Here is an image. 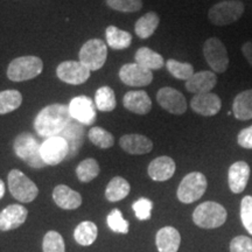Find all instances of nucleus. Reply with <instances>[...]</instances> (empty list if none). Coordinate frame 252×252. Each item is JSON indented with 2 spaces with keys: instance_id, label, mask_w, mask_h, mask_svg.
Returning a JSON list of instances; mask_svg holds the SVG:
<instances>
[{
  "instance_id": "nucleus-1",
  "label": "nucleus",
  "mask_w": 252,
  "mask_h": 252,
  "mask_svg": "<svg viewBox=\"0 0 252 252\" xmlns=\"http://www.w3.org/2000/svg\"><path fill=\"white\" fill-rule=\"evenodd\" d=\"M72 121L69 106L64 104H50L37 113L34 128L40 137H55L67 127Z\"/></svg>"
},
{
  "instance_id": "nucleus-2",
  "label": "nucleus",
  "mask_w": 252,
  "mask_h": 252,
  "mask_svg": "<svg viewBox=\"0 0 252 252\" xmlns=\"http://www.w3.org/2000/svg\"><path fill=\"white\" fill-rule=\"evenodd\" d=\"M228 213L222 204L207 201L198 204L193 213V220L203 229H216L225 223Z\"/></svg>"
},
{
  "instance_id": "nucleus-3",
  "label": "nucleus",
  "mask_w": 252,
  "mask_h": 252,
  "mask_svg": "<svg viewBox=\"0 0 252 252\" xmlns=\"http://www.w3.org/2000/svg\"><path fill=\"white\" fill-rule=\"evenodd\" d=\"M43 70L42 60L37 56H20L8 64L7 77L13 82L30 81L35 78Z\"/></svg>"
},
{
  "instance_id": "nucleus-4",
  "label": "nucleus",
  "mask_w": 252,
  "mask_h": 252,
  "mask_svg": "<svg viewBox=\"0 0 252 252\" xmlns=\"http://www.w3.org/2000/svg\"><path fill=\"white\" fill-rule=\"evenodd\" d=\"M13 149L18 158L26 161L31 167L41 168L46 166L41 157V145H39L34 135L30 132H23L15 138Z\"/></svg>"
},
{
  "instance_id": "nucleus-5",
  "label": "nucleus",
  "mask_w": 252,
  "mask_h": 252,
  "mask_svg": "<svg viewBox=\"0 0 252 252\" xmlns=\"http://www.w3.org/2000/svg\"><path fill=\"white\" fill-rule=\"evenodd\" d=\"M244 13V4L239 0H224L217 2L208 12L210 23L216 26H228L236 23Z\"/></svg>"
},
{
  "instance_id": "nucleus-6",
  "label": "nucleus",
  "mask_w": 252,
  "mask_h": 252,
  "mask_svg": "<svg viewBox=\"0 0 252 252\" xmlns=\"http://www.w3.org/2000/svg\"><path fill=\"white\" fill-rule=\"evenodd\" d=\"M8 189L15 200L24 203L33 202L39 195L36 185L19 169H12L8 173Z\"/></svg>"
},
{
  "instance_id": "nucleus-7",
  "label": "nucleus",
  "mask_w": 252,
  "mask_h": 252,
  "mask_svg": "<svg viewBox=\"0 0 252 252\" xmlns=\"http://www.w3.org/2000/svg\"><path fill=\"white\" fill-rule=\"evenodd\" d=\"M207 178L200 172H191L182 179L178 188V198L182 203L189 204L200 200L207 190Z\"/></svg>"
},
{
  "instance_id": "nucleus-8",
  "label": "nucleus",
  "mask_w": 252,
  "mask_h": 252,
  "mask_svg": "<svg viewBox=\"0 0 252 252\" xmlns=\"http://www.w3.org/2000/svg\"><path fill=\"white\" fill-rule=\"evenodd\" d=\"M78 58L90 71L99 70L106 62L108 46L102 40L91 39L82 46Z\"/></svg>"
},
{
  "instance_id": "nucleus-9",
  "label": "nucleus",
  "mask_w": 252,
  "mask_h": 252,
  "mask_svg": "<svg viewBox=\"0 0 252 252\" xmlns=\"http://www.w3.org/2000/svg\"><path fill=\"white\" fill-rule=\"evenodd\" d=\"M204 59L214 72H224L229 67V56L224 43L219 37H209L203 45Z\"/></svg>"
},
{
  "instance_id": "nucleus-10",
  "label": "nucleus",
  "mask_w": 252,
  "mask_h": 252,
  "mask_svg": "<svg viewBox=\"0 0 252 252\" xmlns=\"http://www.w3.org/2000/svg\"><path fill=\"white\" fill-rule=\"evenodd\" d=\"M56 75L64 83L80 86L89 80L91 71L80 61H64L58 65Z\"/></svg>"
},
{
  "instance_id": "nucleus-11",
  "label": "nucleus",
  "mask_w": 252,
  "mask_h": 252,
  "mask_svg": "<svg viewBox=\"0 0 252 252\" xmlns=\"http://www.w3.org/2000/svg\"><path fill=\"white\" fill-rule=\"evenodd\" d=\"M69 153L68 144L60 135L47 138L41 144V157L48 166H56L67 159Z\"/></svg>"
},
{
  "instance_id": "nucleus-12",
  "label": "nucleus",
  "mask_w": 252,
  "mask_h": 252,
  "mask_svg": "<svg viewBox=\"0 0 252 252\" xmlns=\"http://www.w3.org/2000/svg\"><path fill=\"white\" fill-rule=\"evenodd\" d=\"M119 78L126 86L147 87L152 83L153 72L138 63H127L119 70Z\"/></svg>"
},
{
  "instance_id": "nucleus-13",
  "label": "nucleus",
  "mask_w": 252,
  "mask_h": 252,
  "mask_svg": "<svg viewBox=\"0 0 252 252\" xmlns=\"http://www.w3.org/2000/svg\"><path fill=\"white\" fill-rule=\"evenodd\" d=\"M157 100L163 110L172 115H184L187 111L186 97L174 88H161L157 94Z\"/></svg>"
},
{
  "instance_id": "nucleus-14",
  "label": "nucleus",
  "mask_w": 252,
  "mask_h": 252,
  "mask_svg": "<svg viewBox=\"0 0 252 252\" xmlns=\"http://www.w3.org/2000/svg\"><path fill=\"white\" fill-rule=\"evenodd\" d=\"M71 118L82 125H93L96 121V108L93 99L88 96H77L69 104Z\"/></svg>"
},
{
  "instance_id": "nucleus-15",
  "label": "nucleus",
  "mask_w": 252,
  "mask_h": 252,
  "mask_svg": "<svg viewBox=\"0 0 252 252\" xmlns=\"http://www.w3.org/2000/svg\"><path fill=\"white\" fill-rule=\"evenodd\" d=\"M190 108L197 115L212 117L220 111L222 100L216 94L213 93L195 94L190 100Z\"/></svg>"
},
{
  "instance_id": "nucleus-16",
  "label": "nucleus",
  "mask_w": 252,
  "mask_h": 252,
  "mask_svg": "<svg viewBox=\"0 0 252 252\" xmlns=\"http://www.w3.org/2000/svg\"><path fill=\"white\" fill-rule=\"evenodd\" d=\"M28 210L21 204H9L0 213V230L9 231L23 225L27 220Z\"/></svg>"
},
{
  "instance_id": "nucleus-17",
  "label": "nucleus",
  "mask_w": 252,
  "mask_h": 252,
  "mask_svg": "<svg viewBox=\"0 0 252 252\" xmlns=\"http://www.w3.org/2000/svg\"><path fill=\"white\" fill-rule=\"evenodd\" d=\"M217 83V76L213 70H202L195 74L186 81V89L189 93L200 94L210 93Z\"/></svg>"
},
{
  "instance_id": "nucleus-18",
  "label": "nucleus",
  "mask_w": 252,
  "mask_h": 252,
  "mask_svg": "<svg viewBox=\"0 0 252 252\" xmlns=\"http://www.w3.org/2000/svg\"><path fill=\"white\" fill-rule=\"evenodd\" d=\"M60 137H62L63 139L65 140V143L68 144V158L67 159H70V158H74L77 156L78 151L83 145V138H84V127L81 123H78L75 119L69 123L67 127L63 130L61 133L59 134Z\"/></svg>"
},
{
  "instance_id": "nucleus-19",
  "label": "nucleus",
  "mask_w": 252,
  "mask_h": 252,
  "mask_svg": "<svg viewBox=\"0 0 252 252\" xmlns=\"http://www.w3.org/2000/svg\"><path fill=\"white\" fill-rule=\"evenodd\" d=\"M250 166L245 161H237L230 166L228 182L232 193H243L250 179Z\"/></svg>"
},
{
  "instance_id": "nucleus-20",
  "label": "nucleus",
  "mask_w": 252,
  "mask_h": 252,
  "mask_svg": "<svg viewBox=\"0 0 252 252\" xmlns=\"http://www.w3.org/2000/svg\"><path fill=\"white\" fill-rule=\"evenodd\" d=\"M119 145L126 153L133 156L147 154L153 150V143L150 138L143 134H125L119 139Z\"/></svg>"
},
{
  "instance_id": "nucleus-21",
  "label": "nucleus",
  "mask_w": 252,
  "mask_h": 252,
  "mask_svg": "<svg viewBox=\"0 0 252 252\" xmlns=\"http://www.w3.org/2000/svg\"><path fill=\"white\" fill-rule=\"evenodd\" d=\"M123 105L135 115H147L152 110V100L146 91H128L123 98Z\"/></svg>"
},
{
  "instance_id": "nucleus-22",
  "label": "nucleus",
  "mask_w": 252,
  "mask_h": 252,
  "mask_svg": "<svg viewBox=\"0 0 252 252\" xmlns=\"http://www.w3.org/2000/svg\"><path fill=\"white\" fill-rule=\"evenodd\" d=\"M176 169V165L174 160L172 158L162 156L152 160L149 165V172L150 178L154 181H167L174 175Z\"/></svg>"
},
{
  "instance_id": "nucleus-23",
  "label": "nucleus",
  "mask_w": 252,
  "mask_h": 252,
  "mask_svg": "<svg viewBox=\"0 0 252 252\" xmlns=\"http://www.w3.org/2000/svg\"><path fill=\"white\" fill-rule=\"evenodd\" d=\"M53 200L58 207L65 210L77 209L82 204L81 194L65 185L56 186L53 190Z\"/></svg>"
},
{
  "instance_id": "nucleus-24",
  "label": "nucleus",
  "mask_w": 252,
  "mask_h": 252,
  "mask_svg": "<svg viewBox=\"0 0 252 252\" xmlns=\"http://www.w3.org/2000/svg\"><path fill=\"white\" fill-rule=\"evenodd\" d=\"M180 243V232L173 226H165L157 232L156 244L159 252H178Z\"/></svg>"
},
{
  "instance_id": "nucleus-25",
  "label": "nucleus",
  "mask_w": 252,
  "mask_h": 252,
  "mask_svg": "<svg viewBox=\"0 0 252 252\" xmlns=\"http://www.w3.org/2000/svg\"><path fill=\"white\" fill-rule=\"evenodd\" d=\"M232 112L238 121L252 119V89L242 91L235 97L232 103Z\"/></svg>"
},
{
  "instance_id": "nucleus-26",
  "label": "nucleus",
  "mask_w": 252,
  "mask_h": 252,
  "mask_svg": "<svg viewBox=\"0 0 252 252\" xmlns=\"http://www.w3.org/2000/svg\"><path fill=\"white\" fill-rule=\"evenodd\" d=\"M135 63L143 65L144 68L150 70H159L165 65V60L157 52L150 49L149 47H141L135 53Z\"/></svg>"
},
{
  "instance_id": "nucleus-27",
  "label": "nucleus",
  "mask_w": 252,
  "mask_h": 252,
  "mask_svg": "<svg viewBox=\"0 0 252 252\" xmlns=\"http://www.w3.org/2000/svg\"><path fill=\"white\" fill-rule=\"evenodd\" d=\"M131 187L127 180L122 176H115L105 189V197L110 202H118L130 194Z\"/></svg>"
},
{
  "instance_id": "nucleus-28",
  "label": "nucleus",
  "mask_w": 252,
  "mask_h": 252,
  "mask_svg": "<svg viewBox=\"0 0 252 252\" xmlns=\"http://www.w3.org/2000/svg\"><path fill=\"white\" fill-rule=\"evenodd\" d=\"M106 43L110 48L123 50L128 48L132 43V35L128 32L123 31L116 26H109L105 31Z\"/></svg>"
},
{
  "instance_id": "nucleus-29",
  "label": "nucleus",
  "mask_w": 252,
  "mask_h": 252,
  "mask_svg": "<svg viewBox=\"0 0 252 252\" xmlns=\"http://www.w3.org/2000/svg\"><path fill=\"white\" fill-rule=\"evenodd\" d=\"M160 18L156 12H149L143 17L138 19V21L135 23L134 32L137 34L138 37L140 39H149L150 36H152L154 32L157 31L158 26H159Z\"/></svg>"
},
{
  "instance_id": "nucleus-30",
  "label": "nucleus",
  "mask_w": 252,
  "mask_h": 252,
  "mask_svg": "<svg viewBox=\"0 0 252 252\" xmlns=\"http://www.w3.org/2000/svg\"><path fill=\"white\" fill-rule=\"evenodd\" d=\"M97 235H98V229L97 225L94 224L91 220H84L81 222L74 231V238L80 245L83 247H89V245L94 244L96 241Z\"/></svg>"
},
{
  "instance_id": "nucleus-31",
  "label": "nucleus",
  "mask_w": 252,
  "mask_h": 252,
  "mask_svg": "<svg viewBox=\"0 0 252 252\" xmlns=\"http://www.w3.org/2000/svg\"><path fill=\"white\" fill-rule=\"evenodd\" d=\"M94 103L97 109L103 112H111L117 106L116 94L110 87H100L94 94Z\"/></svg>"
},
{
  "instance_id": "nucleus-32",
  "label": "nucleus",
  "mask_w": 252,
  "mask_h": 252,
  "mask_svg": "<svg viewBox=\"0 0 252 252\" xmlns=\"http://www.w3.org/2000/svg\"><path fill=\"white\" fill-rule=\"evenodd\" d=\"M23 103V94L18 90L0 91V115L13 112Z\"/></svg>"
},
{
  "instance_id": "nucleus-33",
  "label": "nucleus",
  "mask_w": 252,
  "mask_h": 252,
  "mask_svg": "<svg viewBox=\"0 0 252 252\" xmlns=\"http://www.w3.org/2000/svg\"><path fill=\"white\" fill-rule=\"evenodd\" d=\"M100 168L98 162H97V160L93 159V158L83 160L76 168V175L78 180L81 182H84V184L96 179L98 176Z\"/></svg>"
},
{
  "instance_id": "nucleus-34",
  "label": "nucleus",
  "mask_w": 252,
  "mask_h": 252,
  "mask_svg": "<svg viewBox=\"0 0 252 252\" xmlns=\"http://www.w3.org/2000/svg\"><path fill=\"white\" fill-rule=\"evenodd\" d=\"M166 68L172 76L181 81H188L195 74L194 67L190 63L180 62L173 59L167 60Z\"/></svg>"
},
{
  "instance_id": "nucleus-35",
  "label": "nucleus",
  "mask_w": 252,
  "mask_h": 252,
  "mask_svg": "<svg viewBox=\"0 0 252 252\" xmlns=\"http://www.w3.org/2000/svg\"><path fill=\"white\" fill-rule=\"evenodd\" d=\"M89 139L94 146L103 150L110 149L115 144V137H113L112 133L104 130L103 127H99V126H94V127L90 128Z\"/></svg>"
},
{
  "instance_id": "nucleus-36",
  "label": "nucleus",
  "mask_w": 252,
  "mask_h": 252,
  "mask_svg": "<svg viewBox=\"0 0 252 252\" xmlns=\"http://www.w3.org/2000/svg\"><path fill=\"white\" fill-rule=\"evenodd\" d=\"M43 252H65L64 239L58 231H48L43 237Z\"/></svg>"
},
{
  "instance_id": "nucleus-37",
  "label": "nucleus",
  "mask_w": 252,
  "mask_h": 252,
  "mask_svg": "<svg viewBox=\"0 0 252 252\" xmlns=\"http://www.w3.org/2000/svg\"><path fill=\"white\" fill-rule=\"evenodd\" d=\"M109 228L117 234H127L128 222L123 217V214L119 209H112L106 217Z\"/></svg>"
},
{
  "instance_id": "nucleus-38",
  "label": "nucleus",
  "mask_w": 252,
  "mask_h": 252,
  "mask_svg": "<svg viewBox=\"0 0 252 252\" xmlns=\"http://www.w3.org/2000/svg\"><path fill=\"white\" fill-rule=\"evenodd\" d=\"M106 5L115 11L123 13H133L143 7L141 0H106Z\"/></svg>"
},
{
  "instance_id": "nucleus-39",
  "label": "nucleus",
  "mask_w": 252,
  "mask_h": 252,
  "mask_svg": "<svg viewBox=\"0 0 252 252\" xmlns=\"http://www.w3.org/2000/svg\"><path fill=\"white\" fill-rule=\"evenodd\" d=\"M132 209L135 214L139 220H147L152 216V209H153V203L152 201L149 200L146 197H140L139 200H137L132 204Z\"/></svg>"
},
{
  "instance_id": "nucleus-40",
  "label": "nucleus",
  "mask_w": 252,
  "mask_h": 252,
  "mask_svg": "<svg viewBox=\"0 0 252 252\" xmlns=\"http://www.w3.org/2000/svg\"><path fill=\"white\" fill-rule=\"evenodd\" d=\"M241 220L244 228L252 236V196L248 195L241 202Z\"/></svg>"
},
{
  "instance_id": "nucleus-41",
  "label": "nucleus",
  "mask_w": 252,
  "mask_h": 252,
  "mask_svg": "<svg viewBox=\"0 0 252 252\" xmlns=\"http://www.w3.org/2000/svg\"><path fill=\"white\" fill-rule=\"evenodd\" d=\"M230 252H252V238L237 236L230 242Z\"/></svg>"
},
{
  "instance_id": "nucleus-42",
  "label": "nucleus",
  "mask_w": 252,
  "mask_h": 252,
  "mask_svg": "<svg viewBox=\"0 0 252 252\" xmlns=\"http://www.w3.org/2000/svg\"><path fill=\"white\" fill-rule=\"evenodd\" d=\"M237 143L243 149L252 150V125L239 132L237 135Z\"/></svg>"
},
{
  "instance_id": "nucleus-43",
  "label": "nucleus",
  "mask_w": 252,
  "mask_h": 252,
  "mask_svg": "<svg viewBox=\"0 0 252 252\" xmlns=\"http://www.w3.org/2000/svg\"><path fill=\"white\" fill-rule=\"evenodd\" d=\"M242 53H243L244 58L247 59L249 64L252 67V42L251 41H248V42L244 43L243 47H242Z\"/></svg>"
},
{
  "instance_id": "nucleus-44",
  "label": "nucleus",
  "mask_w": 252,
  "mask_h": 252,
  "mask_svg": "<svg viewBox=\"0 0 252 252\" xmlns=\"http://www.w3.org/2000/svg\"><path fill=\"white\" fill-rule=\"evenodd\" d=\"M4 194H5V184L4 181L0 180V198L4 196Z\"/></svg>"
}]
</instances>
